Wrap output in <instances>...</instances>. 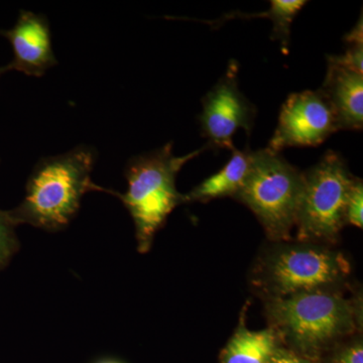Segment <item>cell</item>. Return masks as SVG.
I'll list each match as a JSON object with an SVG mask.
<instances>
[{
    "mask_svg": "<svg viewBox=\"0 0 363 363\" xmlns=\"http://www.w3.org/2000/svg\"><path fill=\"white\" fill-rule=\"evenodd\" d=\"M96 150L81 145L75 149L40 159L28 177L23 201L9 210L14 225H30L55 233L65 229L80 209L87 193L113 190L93 183Z\"/></svg>",
    "mask_w": 363,
    "mask_h": 363,
    "instance_id": "1",
    "label": "cell"
},
{
    "mask_svg": "<svg viewBox=\"0 0 363 363\" xmlns=\"http://www.w3.org/2000/svg\"><path fill=\"white\" fill-rule=\"evenodd\" d=\"M207 149L205 145L185 156H176L173 143H169L160 149L133 157L126 164L124 176L128 190L125 193L113 191L112 195L130 212L140 253L149 252L155 236L169 214L185 203V195L176 187L179 172Z\"/></svg>",
    "mask_w": 363,
    "mask_h": 363,
    "instance_id": "2",
    "label": "cell"
},
{
    "mask_svg": "<svg viewBox=\"0 0 363 363\" xmlns=\"http://www.w3.org/2000/svg\"><path fill=\"white\" fill-rule=\"evenodd\" d=\"M267 314L279 338L304 354H316L357 328V310L330 290L269 298Z\"/></svg>",
    "mask_w": 363,
    "mask_h": 363,
    "instance_id": "3",
    "label": "cell"
},
{
    "mask_svg": "<svg viewBox=\"0 0 363 363\" xmlns=\"http://www.w3.org/2000/svg\"><path fill=\"white\" fill-rule=\"evenodd\" d=\"M303 173L278 152H252L247 178L235 199L250 208L269 238L290 240L303 191Z\"/></svg>",
    "mask_w": 363,
    "mask_h": 363,
    "instance_id": "4",
    "label": "cell"
},
{
    "mask_svg": "<svg viewBox=\"0 0 363 363\" xmlns=\"http://www.w3.org/2000/svg\"><path fill=\"white\" fill-rule=\"evenodd\" d=\"M341 253L316 243L279 245L262 259L255 269V286L269 298L329 290L350 274Z\"/></svg>",
    "mask_w": 363,
    "mask_h": 363,
    "instance_id": "5",
    "label": "cell"
},
{
    "mask_svg": "<svg viewBox=\"0 0 363 363\" xmlns=\"http://www.w3.org/2000/svg\"><path fill=\"white\" fill-rule=\"evenodd\" d=\"M296 227L301 242H335L346 224V203L355 177L340 155L325 152L303 173Z\"/></svg>",
    "mask_w": 363,
    "mask_h": 363,
    "instance_id": "6",
    "label": "cell"
},
{
    "mask_svg": "<svg viewBox=\"0 0 363 363\" xmlns=\"http://www.w3.org/2000/svg\"><path fill=\"white\" fill-rule=\"evenodd\" d=\"M238 72L240 64L231 60L224 75L203 97L199 123L208 149L233 150V136L238 130L252 133L257 108L241 92Z\"/></svg>",
    "mask_w": 363,
    "mask_h": 363,
    "instance_id": "7",
    "label": "cell"
},
{
    "mask_svg": "<svg viewBox=\"0 0 363 363\" xmlns=\"http://www.w3.org/2000/svg\"><path fill=\"white\" fill-rule=\"evenodd\" d=\"M337 131L335 116L321 90L293 93L281 106L267 149L279 154L286 147H317Z\"/></svg>",
    "mask_w": 363,
    "mask_h": 363,
    "instance_id": "8",
    "label": "cell"
},
{
    "mask_svg": "<svg viewBox=\"0 0 363 363\" xmlns=\"http://www.w3.org/2000/svg\"><path fill=\"white\" fill-rule=\"evenodd\" d=\"M0 33L11 43L13 52V60L0 68L2 74L18 71L30 77H43L49 69L58 65L45 14L21 11L16 25Z\"/></svg>",
    "mask_w": 363,
    "mask_h": 363,
    "instance_id": "9",
    "label": "cell"
},
{
    "mask_svg": "<svg viewBox=\"0 0 363 363\" xmlns=\"http://www.w3.org/2000/svg\"><path fill=\"white\" fill-rule=\"evenodd\" d=\"M335 116L339 130L363 128V74L328 61L320 88Z\"/></svg>",
    "mask_w": 363,
    "mask_h": 363,
    "instance_id": "10",
    "label": "cell"
},
{
    "mask_svg": "<svg viewBox=\"0 0 363 363\" xmlns=\"http://www.w3.org/2000/svg\"><path fill=\"white\" fill-rule=\"evenodd\" d=\"M252 152L250 149L240 150L236 147L231 150L233 154L225 166L185 195V203H205L230 196L235 197L247 178Z\"/></svg>",
    "mask_w": 363,
    "mask_h": 363,
    "instance_id": "11",
    "label": "cell"
},
{
    "mask_svg": "<svg viewBox=\"0 0 363 363\" xmlns=\"http://www.w3.org/2000/svg\"><path fill=\"white\" fill-rule=\"evenodd\" d=\"M272 328L252 331L240 326L221 353V363H269L281 347Z\"/></svg>",
    "mask_w": 363,
    "mask_h": 363,
    "instance_id": "12",
    "label": "cell"
},
{
    "mask_svg": "<svg viewBox=\"0 0 363 363\" xmlns=\"http://www.w3.org/2000/svg\"><path fill=\"white\" fill-rule=\"evenodd\" d=\"M307 4L308 1L305 0H272L269 11L264 13L252 14L230 13L224 14L218 20L204 21L203 23H207L211 28H217L225 21L234 20V18H240L243 20L252 18H269L274 23L272 40L281 43V50L285 54H288L291 39V26L298 11Z\"/></svg>",
    "mask_w": 363,
    "mask_h": 363,
    "instance_id": "13",
    "label": "cell"
},
{
    "mask_svg": "<svg viewBox=\"0 0 363 363\" xmlns=\"http://www.w3.org/2000/svg\"><path fill=\"white\" fill-rule=\"evenodd\" d=\"M346 50L342 55L328 56V61L334 62L338 65L347 67L352 70L363 74V21L362 14L360 16L357 25L351 28L350 33L345 35Z\"/></svg>",
    "mask_w": 363,
    "mask_h": 363,
    "instance_id": "14",
    "label": "cell"
},
{
    "mask_svg": "<svg viewBox=\"0 0 363 363\" xmlns=\"http://www.w3.org/2000/svg\"><path fill=\"white\" fill-rule=\"evenodd\" d=\"M16 227L7 211L0 209V272L11 264L20 250Z\"/></svg>",
    "mask_w": 363,
    "mask_h": 363,
    "instance_id": "15",
    "label": "cell"
},
{
    "mask_svg": "<svg viewBox=\"0 0 363 363\" xmlns=\"http://www.w3.org/2000/svg\"><path fill=\"white\" fill-rule=\"evenodd\" d=\"M346 224L362 228L363 226V183L355 178L346 203Z\"/></svg>",
    "mask_w": 363,
    "mask_h": 363,
    "instance_id": "16",
    "label": "cell"
},
{
    "mask_svg": "<svg viewBox=\"0 0 363 363\" xmlns=\"http://www.w3.org/2000/svg\"><path fill=\"white\" fill-rule=\"evenodd\" d=\"M331 363H363L362 343L357 341L342 348L333 357Z\"/></svg>",
    "mask_w": 363,
    "mask_h": 363,
    "instance_id": "17",
    "label": "cell"
},
{
    "mask_svg": "<svg viewBox=\"0 0 363 363\" xmlns=\"http://www.w3.org/2000/svg\"><path fill=\"white\" fill-rule=\"evenodd\" d=\"M269 363H311L303 355L298 354L294 351L286 350L285 348L279 347L274 353L271 362Z\"/></svg>",
    "mask_w": 363,
    "mask_h": 363,
    "instance_id": "18",
    "label": "cell"
},
{
    "mask_svg": "<svg viewBox=\"0 0 363 363\" xmlns=\"http://www.w3.org/2000/svg\"><path fill=\"white\" fill-rule=\"evenodd\" d=\"M94 363H124V362H121V360L117 359V358L105 357V358H101V359H98L97 362H95Z\"/></svg>",
    "mask_w": 363,
    "mask_h": 363,
    "instance_id": "19",
    "label": "cell"
},
{
    "mask_svg": "<svg viewBox=\"0 0 363 363\" xmlns=\"http://www.w3.org/2000/svg\"><path fill=\"white\" fill-rule=\"evenodd\" d=\"M2 75V72H1V69H0V76Z\"/></svg>",
    "mask_w": 363,
    "mask_h": 363,
    "instance_id": "20",
    "label": "cell"
}]
</instances>
